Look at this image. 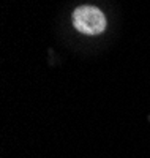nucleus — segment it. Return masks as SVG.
Wrapping results in <instances>:
<instances>
[{
  "mask_svg": "<svg viewBox=\"0 0 150 158\" xmlns=\"http://www.w3.org/2000/svg\"><path fill=\"white\" fill-rule=\"evenodd\" d=\"M74 27L85 35H98L106 29V18L97 6L84 5L73 11Z\"/></svg>",
  "mask_w": 150,
  "mask_h": 158,
  "instance_id": "nucleus-1",
  "label": "nucleus"
}]
</instances>
